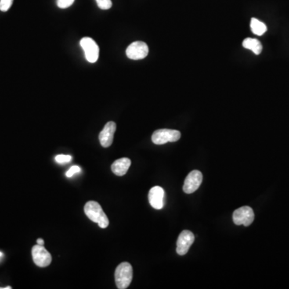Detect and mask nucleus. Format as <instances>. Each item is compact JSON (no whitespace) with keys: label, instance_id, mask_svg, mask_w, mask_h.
Instances as JSON below:
<instances>
[{"label":"nucleus","instance_id":"nucleus-1","mask_svg":"<svg viewBox=\"0 0 289 289\" xmlns=\"http://www.w3.org/2000/svg\"><path fill=\"white\" fill-rule=\"evenodd\" d=\"M84 213L90 220L98 223L100 228H106L109 226V218L98 202H88L84 206Z\"/></svg>","mask_w":289,"mask_h":289},{"label":"nucleus","instance_id":"nucleus-2","mask_svg":"<svg viewBox=\"0 0 289 289\" xmlns=\"http://www.w3.org/2000/svg\"><path fill=\"white\" fill-rule=\"evenodd\" d=\"M114 276L117 288H127L133 280V268L131 264L128 262L120 264L116 268Z\"/></svg>","mask_w":289,"mask_h":289},{"label":"nucleus","instance_id":"nucleus-3","mask_svg":"<svg viewBox=\"0 0 289 289\" xmlns=\"http://www.w3.org/2000/svg\"><path fill=\"white\" fill-rule=\"evenodd\" d=\"M181 138V133L175 130L162 129L153 132L152 142L155 145H163L167 142H175Z\"/></svg>","mask_w":289,"mask_h":289},{"label":"nucleus","instance_id":"nucleus-4","mask_svg":"<svg viewBox=\"0 0 289 289\" xmlns=\"http://www.w3.org/2000/svg\"><path fill=\"white\" fill-rule=\"evenodd\" d=\"M255 218V214L252 209L250 207H240V208L236 209V211L233 213V221L235 224L240 226L248 227L252 223Z\"/></svg>","mask_w":289,"mask_h":289},{"label":"nucleus","instance_id":"nucleus-5","mask_svg":"<svg viewBox=\"0 0 289 289\" xmlns=\"http://www.w3.org/2000/svg\"><path fill=\"white\" fill-rule=\"evenodd\" d=\"M33 261L40 268H45L52 263V255L44 246L35 245L31 250Z\"/></svg>","mask_w":289,"mask_h":289},{"label":"nucleus","instance_id":"nucleus-6","mask_svg":"<svg viewBox=\"0 0 289 289\" xmlns=\"http://www.w3.org/2000/svg\"><path fill=\"white\" fill-rule=\"evenodd\" d=\"M81 46L84 50L85 57L89 63H95L99 57V47L98 44L89 37L81 39Z\"/></svg>","mask_w":289,"mask_h":289},{"label":"nucleus","instance_id":"nucleus-7","mask_svg":"<svg viewBox=\"0 0 289 289\" xmlns=\"http://www.w3.org/2000/svg\"><path fill=\"white\" fill-rule=\"evenodd\" d=\"M149 53L147 44L142 41L132 43L126 49V56L131 59H142L146 58Z\"/></svg>","mask_w":289,"mask_h":289},{"label":"nucleus","instance_id":"nucleus-8","mask_svg":"<svg viewBox=\"0 0 289 289\" xmlns=\"http://www.w3.org/2000/svg\"><path fill=\"white\" fill-rule=\"evenodd\" d=\"M203 174L199 171H193L186 176L183 185V191L188 195L196 192L201 186Z\"/></svg>","mask_w":289,"mask_h":289},{"label":"nucleus","instance_id":"nucleus-9","mask_svg":"<svg viewBox=\"0 0 289 289\" xmlns=\"http://www.w3.org/2000/svg\"><path fill=\"white\" fill-rule=\"evenodd\" d=\"M195 241V236L190 231L185 230L181 232L177 240V253L179 255H186L190 246Z\"/></svg>","mask_w":289,"mask_h":289},{"label":"nucleus","instance_id":"nucleus-10","mask_svg":"<svg viewBox=\"0 0 289 289\" xmlns=\"http://www.w3.org/2000/svg\"><path fill=\"white\" fill-rule=\"evenodd\" d=\"M149 202L153 208L161 210L165 205V191L161 186H153L149 192Z\"/></svg>","mask_w":289,"mask_h":289},{"label":"nucleus","instance_id":"nucleus-11","mask_svg":"<svg viewBox=\"0 0 289 289\" xmlns=\"http://www.w3.org/2000/svg\"><path fill=\"white\" fill-rule=\"evenodd\" d=\"M117 124L113 121H109L105 125L102 132L99 134L100 143L103 147L107 148L111 146L113 142V137L116 132Z\"/></svg>","mask_w":289,"mask_h":289},{"label":"nucleus","instance_id":"nucleus-12","mask_svg":"<svg viewBox=\"0 0 289 289\" xmlns=\"http://www.w3.org/2000/svg\"><path fill=\"white\" fill-rule=\"evenodd\" d=\"M131 165V159L122 157V158L117 159L112 164L111 170L113 174L117 176H123L126 174Z\"/></svg>","mask_w":289,"mask_h":289},{"label":"nucleus","instance_id":"nucleus-13","mask_svg":"<svg viewBox=\"0 0 289 289\" xmlns=\"http://www.w3.org/2000/svg\"><path fill=\"white\" fill-rule=\"evenodd\" d=\"M243 46L244 48L251 50L255 55H260L262 52V44L256 39L247 38L243 41Z\"/></svg>","mask_w":289,"mask_h":289},{"label":"nucleus","instance_id":"nucleus-14","mask_svg":"<svg viewBox=\"0 0 289 289\" xmlns=\"http://www.w3.org/2000/svg\"><path fill=\"white\" fill-rule=\"evenodd\" d=\"M251 29L252 33L257 36H262L267 31V26L257 19L252 18L251 20Z\"/></svg>","mask_w":289,"mask_h":289},{"label":"nucleus","instance_id":"nucleus-15","mask_svg":"<svg viewBox=\"0 0 289 289\" xmlns=\"http://www.w3.org/2000/svg\"><path fill=\"white\" fill-rule=\"evenodd\" d=\"M97 4L99 8L102 10H108L111 8L112 1L111 0H96Z\"/></svg>","mask_w":289,"mask_h":289},{"label":"nucleus","instance_id":"nucleus-16","mask_svg":"<svg viewBox=\"0 0 289 289\" xmlns=\"http://www.w3.org/2000/svg\"><path fill=\"white\" fill-rule=\"evenodd\" d=\"M13 0H0V11L8 12L12 7Z\"/></svg>","mask_w":289,"mask_h":289},{"label":"nucleus","instance_id":"nucleus-17","mask_svg":"<svg viewBox=\"0 0 289 289\" xmlns=\"http://www.w3.org/2000/svg\"><path fill=\"white\" fill-rule=\"evenodd\" d=\"M56 163L59 164H65V163H70L72 161V156L65 155V154H59L56 157Z\"/></svg>","mask_w":289,"mask_h":289},{"label":"nucleus","instance_id":"nucleus-18","mask_svg":"<svg viewBox=\"0 0 289 289\" xmlns=\"http://www.w3.org/2000/svg\"><path fill=\"white\" fill-rule=\"evenodd\" d=\"M75 0H57V6L59 8H67L73 5V3H74Z\"/></svg>","mask_w":289,"mask_h":289},{"label":"nucleus","instance_id":"nucleus-19","mask_svg":"<svg viewBox=\"0 0 289 289\" xmlns=\"http://www.w3.org/2000/svg\"><path fill=\"white\" fill-rule=\"evenodd\" d=\"M80 171H81V168H80L78 166H73V167H72L71 168L69 169V171H67L66 176H67L68 178H71L75 174H77V173H79Z\"/></svg>","mask_w":289,"mask_h":289},{"label":"nucleus","instance_id":"nucleus-20","mask_svg":"<svg viewBox=\"0 0 289 289\" xmlns=\"http://www.w3.org/2000/svg\"><path fill=\"white\" fill-rule=\"evenodd\" d=\"M37 244H38V245L44 246V240H42V239H38V240H37Z\"/></svg>","mask_w":289,"mask_h":289},{"label":"nucleus","instance_id":"nucleus-21","mask_svg":"<svg viewBox=\"0 0 289 289\" xmlns=\"http://www.w3.org/2000/svg\"><path fill=\"white\" fill-rule=\"evenodd\" d=\"M3 255V253L1 252V251H0V258H1V257H2Z\"/></svg>","mask_w":289,"mask_h":289}]
</instances>
